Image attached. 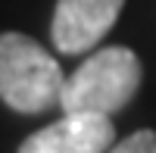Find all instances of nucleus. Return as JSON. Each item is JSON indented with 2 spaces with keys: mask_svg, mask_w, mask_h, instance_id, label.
Returning <instances> with one entry per match:
<instances>
[{
  "mask_svg": "<svg viewBox=\"0 0 156 153\" xmlns=\"http://www.w3.org/2000/svg\"><path fill=\"white\" fill-rule=\"evenodd\" d=\"M140 59L128 47H103L62 84V116H112L137 94Z\"/></svg>",
  "mask_w": 156,
  "mask_h": 153,
  "instance_id": "f257e3e1",
  "label": "nucleus"
},
{
  "mask_svg": "<svg viewBox=\"0 0 156 153\" xmlns=\"http://www.w3.org/2000/svg\"><path fill=\"white\" fill-rule=\"evenodd\" d=\"M59 62L28 34H0V100L16 112H44L62 97Z\"/></svg>",
  "mask_w": 156,
  "mask_h": 153,
  "instance_id": "f03ea898",
  "label": "nucleus"
},
{
  "mask_svg": "<svg viewBox=\"0 0 156 153\" xmlns=\"http://www.w3.org/2000/svg\"><path fill=\"white\" fill-rule=\"evenodd\" d=\"M125 0H56L53 12V44L59 53H84L97 47L100 37L106 34Z\"/></svg>",
  "mask_w": 156,
  "mask_h": 153,
  "instance_id": "7ed1b4c3",
  "label": "nucleus"
},
{
  "mask_svg": "<svg viewBox=\"0 0 156 153\" xmlns=\"http://www.w3.org/2000/svg\"><path fill=\"white\" fill-rule=\"evenodd\" d=\"M112 137L109 116H62L25 137L19 153H103L112 147Z\"/></svg>",
  "mask_w": 156,
  "mask_h": 153,
  "instance_id": "20e7f679",
  "label": "nucleus"
},
{
  "mask_svg": "<svg viewBox=\"0 0 156 153\" xmlns=\"http://www.w3.org/2000/svg\"><path fill=\"white\" fill-rule=\"evenodd\" d=\"M153 144H156V131L144 128V131H134L131 137H125L122 144H115L109 153H147Z\"/></svg>",
  "mask_w": 156,
  "mask_h": 153,
  "instance_id": "39448f33",
  "label": "nucleus"
},
{
  "mask_svg": "<svg viewBox=\"0 0 156 153\" xmlns=\"http://www.w3.org/2000/svg\"><path fill=\"white\" fill-rule=\"evenodd\" d=\"M147 153H156V144H153V147H150V150H147Z\"/></svg>",
  "mask_w": 156,
  "mask_h": 153,
  "instance_id": "423d86ee",
  "label": "nucleus"
}]
</instances>
